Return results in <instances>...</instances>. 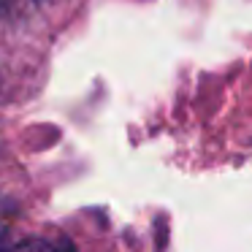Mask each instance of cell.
Masks as SVG:
<instances>
[{
	"instance_id": "1",
	"label": "cell",
	"mask_w": 252,
	"mask_h": 252,
	"mask_svg": "<svg viewBox=\"0 0 252 252\" xmlns=\"http://www.w3.org/2000/svg\"><path fill=\"white\" fill-rule=\"evenodd\" d=\"M11 252H73L68 239H49V236H33L14 247Z\"/></svg>"
},
{
	"instance_id": "2",
	"label": "cell",
	"mask_w": 252,
	"mask_h": 252,
	"mask_svg": "<svg viewBox=\"0 0 252 252\" xmlns=\"http://www.w3.org/2000/svg\"><path fill=\"white\" fill-rule=\"evenodd\" d=\"M0 252H11V247H8V228L3 222H0Z\"/></svg>"
},
{
	"instance_id": "3",
	"label": "cell",
	"mask_w": 252,
	"mask_h": 252,
	"mask_svg": "<svg viewBox=\"0 0 252 252\" xmlns=\"http://www.w3.org/2000/svg\"><path fill=\"white\" fill-rule=\"evenodd\" d=\"M38 3H57V0H38Z\"/></svg>"
}]
</instances>
